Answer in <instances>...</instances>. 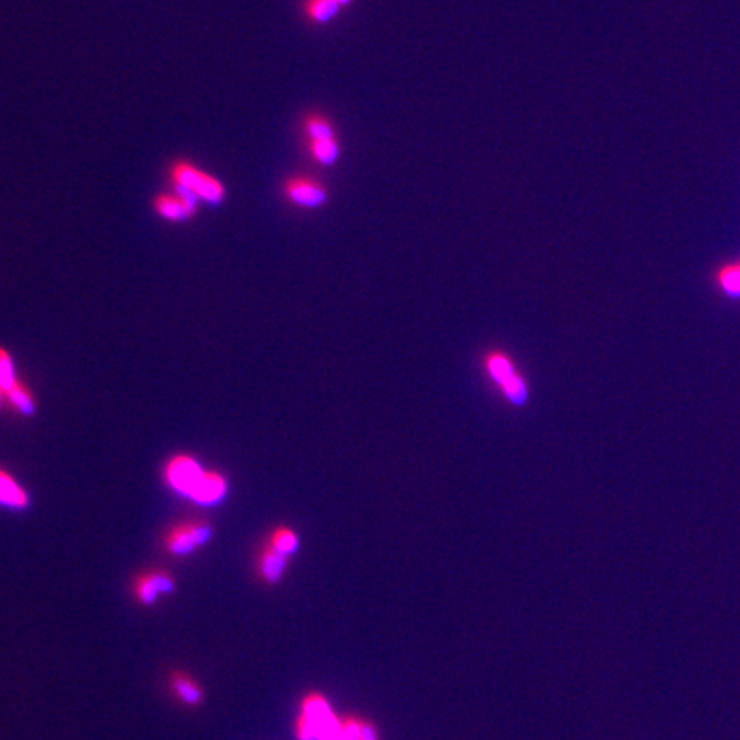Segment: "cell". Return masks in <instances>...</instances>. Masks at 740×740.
<instances>
[{
  "instance_id": "10",
  "label": "cell",
  "mask_w": 740,
  "mask_h": 740,
  "mask_svg": "<svg viewBox=\"0 0 740 740\" xmlns=\"http://www.w3.org/2000/svg\"><path fill=\"white\" fill-rule=\"evenodd\" d=\"M307 148H309L312 160L319 163L321 167H335L336 163L340 162L341 144L338 136L307 141Z\"/></svg>"
},
{
  "instance_id": "15",
  "label": "cell",
  "mask_w": 740,
  "mask_h": 740,
  "mask_svg": "<svg viewBox=\"0 0 740 740\" xmlns=\"http://www.w3.org/2000/svg\"><path fill=\"white\" fill-rule=\"evenodd\" d=\"M174 689L177 696L182 701L189 703V705H196L203 698L201 689L197 686L196 682L189 679L187 675L177 674L174 677Z\"/></svg>"
},
{
  "instance_id": "16",
  "label": "cell",
  "mask_w": 740,
  "mask_h": 740,
  "mask_svg": "<svg viewBox=\"0 0 740 740\" xmlns=\"http://www.w3.org/2000/svg\"><path fill=\"white\" fill-rule=\"evenodd\" d=\"M299 537H297V533L293 532V530H290V528H287V526H283V528H278L273 535H271V547L273 549L278 550V552H281L283 555H290L295 552V550L299 549Z\"/></svg>"
},
{
  "instance_id": "12",
  "label": "cell",
  "mask_w": 740,
  "mask_h": 740,
  "mask_svg": "<svg viewBox=\"0 0 740 740\" xmlns=\"http://www.w3.org/2000/svg\"><path fill=\"white\" fill-rule=\"evenodd\" d=\"M287 569V555L281 554L278 550L273 549L271 545L263 550L261 555V574L269 583H275L281 578L283 571Z\"/></svg>"
},
{
  "instance_id": "11",
  "label": "cell",
  "mask_w": 740,
  "mask_h": 740,
  "mask_svg": "<svg viewBox=\"0 0 740 740\" xmlns=\"http://www.w3.org/2000/svg\"><path fill=\"white\" fill-rule=\"evenodd\" d=\"M343 7L336 0H305V16L314 24H329L335 21Z\"/></svg>"
},
{
  "instance_id": "20",
  "label": "cell",
  "mask_w": 740,
  "mask_h": 740,
  "mask_svg": "<svg viewBox=\"0 0 740 740\" xmlns=\"http://www.w3.org/2000/svg\"><path fill=\"white\" fill-rule=\"evenodd\" d=\"M336 2H338V4H340L341 7H348V6H352L353 0H336Z\"/></svg>"
},
{
  "instance_id": "19",
  "label": "cell",
  "mask_w": 740,
  "mask_h": 740,
  "mask_svg": "<svg viewBox=\"0 0 740 740\" xmlns=\"http://www.w3.org/2000/svg\"><path fill=\"white\" fill-rule=\"evenodd\" d=\"M359 740H377L376 732H374V729L370 727V725H365L362 727V734H360Z\"/></svg>"
},
{
  "instance_id": "21",
  "label": "cell",
  "mask_w": 740,
  "mask_h": 740,
  "mask_svg": "<svg viewBox=\"0 0 740 740\" xmlns=\"http://www.w3.org/2000/svg\"><path fill=\"white\" fill-rule=\"evenodd\" d=\"M2 394H4V391H2V388H0V396H2Z\"/></svg>"
},
{
  "instance_id": "13",
  "label": "cell",
  "mask_w": 740,
  "mask_h": 740,
  "mask_svg": "<svg viewBox=\"0 0 740 740\" xmlns=\"http://www.w3.org/2000/svg\"><path fill=\"white\" fill-rule=\"evenodd\" d=\"M304 134L307 141L314 139L336 138V129L331 120L324 115H307L304 120Z\"/></svg>"
},
{
  "instance_id": "1",
  "label": "cell",
  "mask_w": 740,
  "mask_h": 740,
  "mask_svg": "<svg viewBox=\"0 0 740 740\" xmlns=\"http://www.w3.org/2000/svg\"><path fill=\"white\" fill-rule=\"evenodd\" d=\"M485 374L499 389L504 400L514 408H525L532 400V391L526 377L520 372L511 355L501 350H492L484 357Z\"/></svg>"
},
{
  "instance_id": "3",
  "label": "cell",
  "mask_w": 740,
  "mask_h": 740,
  "mask_svg": "<svg viewBox=\"0 0 740 740\" xmlns=\"http://www.w3.org/2000/svg\"><path fill=\"white\" fill-rule=\"evenodd\" d=\"M203 466L199 465L194 458L187 454H179L168 461L165 468L167 484L180 494V496L191 497L199 480L203 478Z\"/></svg>"
},
{
  "instance_id": "14",
  "label": "cell",
  "mask_w": 740,
  "mask_h": 740,
  "mask_svg": "<svg viewBox=\"0 0 740 740\" xmlns=\"http://www.w3.org/2000/svg\"><path fill=\"white\" fill-rule=\"evenodd\" d=\"M6 396L23 415L35 413V400L31 396L30 389L26 388L23 382L16 381V384L7 391Z\"/></svg>"
},
{
  "instance_id": "18",
  "label": "cell",
  "mask_w": 740,
  "mask_h": 740,
  "mask_svg": "<svg viewBox=\"0 0 740 740\" xmlns=\"http://www.w3.org/2000/svg\"><path fill=\"white\" fill-rule=\"evenodd\" d=\"M723 285L729 290H740V264L734 268H727L722 273Z\"/></svg>"
},
{
  "instance_id": "4",
  "label": "cell",
  "mask_w": 740,
  "mask_h": 740,
  "mask_svg": "<svg viewBox=\"0 0 740 740\" xmlns=\"http://www.w3.org/2000/svg\"><path fill=\"white\" fill-rule=\"evenodd\" d=\"M285 196L290 203L300 208L319 209L331 199L328 187L311 177H292L285 182Z\"/></svg>"
},
{
  "instance_id": "6",
  "label": "cell",
  "mask_w": 740,
  "mask_h": 740,
  "mask_svg": "<svg viewBox=\"0 0 740 740\" xmlns=\"http://www.w3.org/2000/svg\"><path fill=\"white\" fill-rule=\"evenodd\" d=\"M228 484L223 475L216 472H204L196 489L189 499L201 506H215L227 496Z\"/></svg>"
},
{
  "instance_id": "9",
  "label": "cell",
  "mask_w": 740,
  "mask_h": 740,
  "mask_svg": "<svg viewBox=\"0 0 740 740\" xmlns=\"http://www.w3.org/2000/svg\"><path fill=\"white\" fill-rule=\"evenodd\" d=\"M0 504L12 509H24L30 504L28 492L4 470H0Z\"/></svg>"
},
{
  "instance_id": "8",
  "label": "cell",
  "mask_w": 740,
  "mask_h": 740,
  "mask_svg": "<svg viewBox=\"0 0 740 740\" xmlns=\"http://www.w3.org/2000/svg\"><path fill=\"white\" fill-rule=\"evenodd\" d=\"M155 209L158 215L168 221H184L196 215L197 208L192 204L185 203L184 199L179 196H162L156 197Z\"/></svg>"
},
{
  "instance_id": "7",
  "label": "cell",
  "mask_w": 740,
  "mask_h": 740,
  "mask_svg": "<svg viewBox=\"0 0 740 740\" xmlns=\"http://www.w3.org/2000/svg\"><path fill=\"white\" fill-rule=\"evenodd\" d=\"M174 579L165 573H150L139 576L136 581V595L143 603H153L160 593L174 590Z\"/></svg>"
},
{
  "instance_id": "17",
  "label": "cell",
  "mask_w": 740,
  "mask_h": 740,
  "mask_svg": "<svg viewBox=\"0 0 740 740\" xmlns=\"http://www.w3.org/2000/svg\"><path fill=\"white\" fill-rule=\"evenodd\" d=\"M16 374H14V364H12L11 355L4 348H0V388L4 394L16 384Z\"/></svg>"
},
{
  "instance_id": "2",
  "label": "cell",
  "mask_w": 740,
  "mask_h": 740,
  "mask_svg": "<svg viewBox=\"0 0 740 740\" xmlns=\"http://www.w3.org/2000/svg\"><path fill=\"white\" fill-rule=\"evenodd\" d=\"M170 174L175 187L192 192L197 199H203L206 203L220 204L227 196L225 185L221 184L220 180L199 170L191 163H175Z\"/></svg>"
},
{
  "instance_id": "5",
  "label": "cell",
  "mask_w": 740,
  "mask_h": 740,
  "mask_svg": "<svg viewBox=\"0 0 740 740\" xmlns=\"http://www.w3.org/2000/svg\"><path fill=\"white\" fill-rule=\"evenodd\" d=\"M211 535V526L206 523H182L168 533L165 545L172 554L187 555L206 544Z\"/></svg>"
}]
</instances>
